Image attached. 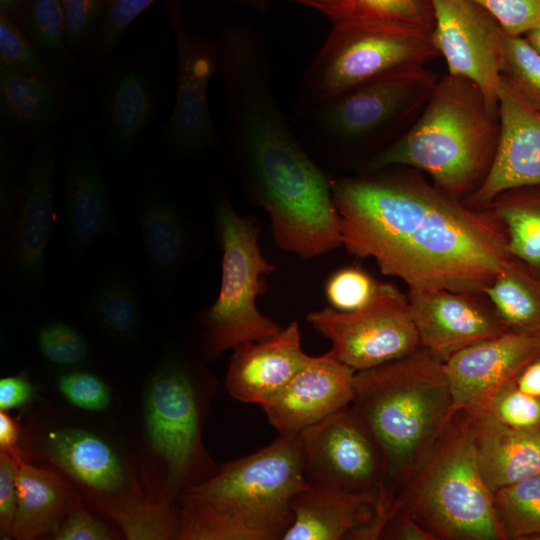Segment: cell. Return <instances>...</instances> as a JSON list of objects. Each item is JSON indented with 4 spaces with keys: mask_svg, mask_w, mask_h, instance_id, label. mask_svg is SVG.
<instances>
[{
    "mask_svg": "<svg viewBox=\"0 0 540 540\" xmlns=\"http://www.w3.org/2000/svg\"><path fill=\"white\" fill-rule=\"evenodd\" d=\"M379 539L436 540L427 529L403 512H395L387 519Z\"/></svg>",
    "mask_w": 540,
    "mask_h": 540,
    "instance_id": "c3c4849f",
    "label": "cell"
},
{
    "mask_svg": "<svg viewBox=\"0 0 540 540\" xmlns=\"http://www.w3.org/2000/svg\"><path fill=\"white\" fill-rule=\"evenodd\" d=\"M342 245L409 289L481 295L512 257L490 211L404 175L331 180Z\"/></svg>",
    "mask_w": 540,
    "mask_h": 540,
    "instance_id": "6da1fadb",
    "label": "cell"
},
{
    "mask_svg": "<svg viewBox=\"0 0 540 540\" xmlns=\"http://www.w3.org/2000/svg\"><path fill=\"white\" fill-rule=\"evenodd\" d=\"M499 115L472 81L447 74L436 83L415 123L371 157L369 170L411 166L455 196L485 178L495 155Z\"/></svg>",
    "mask_w": 540,
    "mask_h": 540,
    "instance_id": "5b68a950",
    "label": "cell"
},
{
    "mask_svg": "<svg viewBox=\"0 0 540 540\" xmlns=\"http://www.w3.org/2000/svg\"><path fill=\"white\" fill-rule=\"evenodd\" d=\"M300 435L305 476L312 487L372 496L380 507L384 455L374 433L351 405Z\"/></svg>",
    "mask_w": 540,
    "mask_h": 540,
    "instance_id": "7c38bea8",
    "label": "cell"
},
{
    "mask_svg": "<svg viewBox=\"0 0 540 540\" xmlns=\"http://www.w3.org/2000/svg\"><path fill=\"white\" fill-rule=\"evenodd\" d=\"M484 8L509 36L540 28V0H472Z\"/></svg>",
    "mask_w": 540,
    "mask_h": 540,
    "instance_id": "ee69618b",
    "label": "cell"
},
{
    "mask_svg": "<svg viewBox=\"0 0 540 540\" xmlns=\"http://www.w3.org/2000/svg\"><path fill=\"white\" fill-rule=\"evenodd\" d=\"M484 295L510 330L540 333V278L525 264L511 257Z\"/></svg>",
    "mask_w": 540,
    "mask_h": 540,
    "instance_id": "4dcf8cb0",
    "label": "cell"
},
{
    "mask_svg": "<svg viewBox=\"0 0 540 540\" xmlns=\"http://www.w3.org/2000/svg\"><path fill=\"white\" fill-rule=\"evenodd\" d=\"M380 282L358 267L334 272L326 281L325 294L331 307L351 312L367 305L381 287Z\"/></svg>",
    "mask_w": 540,
    "mask_h": 540,
    "instance_id": "f35d334b",
    "label": "cell"
},
{
    "mask_svg": "<svg viewBox=\"0 0 540 540\" xmlns=\"http://www.w3.org/2000/svg\"><path fill=\"white\" fill-rule=\"evenodd\" d=\"M16 20L45 63L65 81L74 58L61 0H24Z\"/></svg>",
    "mask_w": 540,
    "mask_h": 540,
    "instance_id": "1f68e13d",
    "label": "cell"
},
{
    "mask_svg": "<svg viewBox=\"0 0 540 540\" xmlns=\"http://www.w3.org/2000/svg\"><path fill=\"white\" fill-rule=\"evenodd\" d=\"M485 208L500 223L509 254L540 278V186L507 190Z\"/></svg>",
    "mask_w": 540,
    "mask_h": 540,
    "instance_id": "f546056e",
    "label": "cell"
},
{
    "mask_svg": "<svg viewBox=\"0 0 540 540\" xmlns=\"http://www.w3.org/2000/svg\"><path fill=\"white\" fill-rule=\"evenodd\" d=\"M258 11L264 12L271 0H234Z\"/></svg>",
    "mask_w": 540,
    "mask_h": 540,
    "instance_id": "11a10c76",
    "label": "cell"
},
{
    "mask_svg": "<svg viewBox=\"0 0 540 540\" xmlns=\"http://www.w3.org/2000/svg\"><path fill=\"white\" fill-rule=\"evenodd\" d=\"M294 520L282 540H376L379 502L368 495L310 487L292 501Z\"/></svg>",
    "mask_w": 540,
    "mask_h": 540,
    "instance_id": "603a6c76",
    "label": "cell"
},
{
    "mask_svg": "<svg viewBox=\"0 0 540 540\" xmlns=\"http://www.w3.org/2000/svg\"><path fill=\"white\" fill-rule=\"evenodd\" d=\"M19 426L6 411L0 412V451L12 452L17 450Z\"/></svg>",
    "mask_w": 540,
    "mask_h": 540,
    "instance_id": "816d5d0a",
    "label": "cell"
},
{
    "mask_svg": "<svg viewBox=\"0 0 540 540\" xmlns=\"http://www.w3.org/2000/svg\"><path fill=\"white\" fill-rule=\"evenodd\" d=\"M33 389L22 376H8L0 380V411H7L26 404L32 397Z\"/></svg>",
    "mask_w": 540,
    "mask_h": 540,
    "instance_id": "681fc988",
    "label": "cell"
},
{
    "mask_svg": "<svg viewBox=\"0 0 540 540\" xmlns=\"http://www.w3.org/2000/svg\"><path fill=\"white\" fill-rule=\"evenodd\" d=\"M148 444L163 469L168 498L194 484L210 466L201 440L200 409L192 380L177 358L169 357L149 381L144 398Z\"/></svg>",
    "mask_w": 540,
    "mask_h": 540,
    "instance_id": "30bf717a",
    "label": "cell"
},
{
    "mask_svg": "<svg viewBox=\"0 0 540 540\" xmlns=\"http://www.w3.org/2000/svg\"><path fill=\"white\" fill-rule=\"evenodd\" d=\"M525 38L530 45L540 54V28L525 34Z\"/></svg>",
    "mask_w": 540,
    "mask_h": 540,
    "instance_id": "9f6ffc18",
    "label": "cell"
},
{
    "mask_svg": "<svg viewBox=\"0 0 540 540\" xmlns=\"http://www.w3.org/2000/svg\"><path fill=\"white\" fill-rule=\"evenodd\" d=\"M470 423L468 411L453 414L388 518L406 513L436 540H504L492 492L478 466Z\"/></svg>",
    "mask_w": 540,
    "mask_h": 540,
    "instance_id": "8992f818",
    "label": "cell"
},
{
    "mask_svg": "<svg viewBox=\"0 0 540 540\" xmlns=\"http://www.w3.org/2000/svg\"><path fill=\"white\" fill-rule=\"evenodd\" d=\"M307 321L332 343L331 351L356 372L406 356L421 348L408 298L382 283L364 307L342 312L326 307Z\"/></svg>",
    "mask_w": 540,
    "mask_h": 540,
    "instance_id": "8fae6325",
    "label": "cell"
},
{
    "mask_svg": "<svg viewBox=\"0 0 540 540\" xmlns=\"http://www.w3.org/2000/svg\"><path fill=\"white\" fill-rule=\"evenodd\" d=\"M106 513L129 540H167L179 538L180 513L173 501L152 503L141 499Z\"/></svg>",
    "mask_w": 540,
    "mask_h": 540,
    "instance_id": "836d02e7",
    "label": "cell"
},
{
    "mask_svg": "<svg viewBox=\"0 0 540 540\" xmlns=\"http://www.w3.org/2000/svg\"><path fill=\"white\" fill-rule=\"evenodd\" d=\"M156 86L146 70L132 62L110 70L99 91V119L107 149L124 163L152 121Z\"/></svg>",
    "mask_w": 540,
    "mask_h": 540,
    "instance_id": "cb8c5ba5",
    "label": "cell"
},
{
    "mask_svg": "<svg viewBox=\"0 0 540 540\" xmlns=\"http://www.w3.org/2000/svg\"><path fill=\"white\" fill-rule=\"evenodd\" d=\"M24 0H0V14L17 19Z\"/></svg>",
    "mask_w": 540,
    "mask_h": 540,
    "instance_id": "db71d44e",
    "label": "cell"
},
{
    "mask_svg": "<svg viewBox=\"0 0 540 540\" xmlns=\"http://www.w3.org/2000/svg\"><path fill=\"white\" fill-rule=\"evenodd\" d=\"M469 413L478 466L492 493L540 474V428L509 426L488 412Z\"/></svg>",
    "mask_w": 540,
    "mask_h": 540,
    "instance_id": "484cf974",
    "label": "cell"
},
{
    "mask_svg": "<svg viewBox=\"0 0 540 540\" xmlns=\"http://www.w3.org/2000/svg\"><path fill=\"white\" fill-rule=\"evenodd\" d=\"M540 355V333L509 330L444 360L453 410L486 412L491 400Z\"/></svg>",
    "mask_w": 540,
    "mask_h": 540,
    "instance_id": "2e32d148",
    "label": "cell"
},
{
    "mask_svg": "<svg viewBox=\"0 0 540 540\" xmlns=\"http://www.w3.org/2000/svg\"><path fill=\"white\" fill-rule=\"evenodd\" d=\"M499 137L491 166L468 200L485 207L514 188L540 186V112L501 82Z\"/></svg>",
    "mask_w": 540,
    "mask_h": 540,
    "instance_id": "44dd1931",
    "label": "cell"
},
{
    "mask_svg": "<svg viewBox=\"0 0 540 540\" xmlns=\"http://www.w3.org/2000/svg\"><path fill=\"white\" fill-rule=\"evenodd\" d=\"M63 81L0 66L2 128L31 139L51 130L64 108Z\"/></svg>",
    "mask_w": 540,
    "mask_h": 540,
    "instance_id": "83f0119b",
    "label": "cell"
},
{
    "mask_svg": "<svg viewBox=\"0 0 540 540\" xmlns=\"http://www.w3.org/2000/svg\"><path fill=\"white\" fill-rule=\"evenodd\" d=\"M514 382L521 391L540 396V355L525 366Z\"/></svg>",
    "mask_w": 540,
    "mask_h": 540,
    "instance_id": "f907efd6",
    "label": "cell"
},
{
    "mask_svg": "<svg viewBox=\"0 0 540 540\" xmlns=\"http://www.w3.org/2000/svg\"><path fill=\"white\" fill-rule=\"evenodd\" d=\"M233 350L225 387L234 399L260 405L283 388L311 358L301 347L296 322L268 339L246 342Z\"/></svg>",
    "mask_w": 540,
    "mask_h": 540,
    "instance_id": "d4e9b609",
    "label": "cell"
},
{
    "mask_svg": "<svg viewBox=\"0 0 540 540\" xmlns=\"http://www.w3.org/2000/svg\"><path fill=\"white\" fill-rule=\"evenodd\" d=\"M52 538L55 540H110L113 534L103 522L90 514L79 500Z\"/></svg>",
    "mask_w": 540,
    "mask_h": 540,
    "instance_id": "7dc6e473",
    "label": "cell"
},
{
    "mask_svg": "<svg viewBox=\"0 0 540 540\" xmlns=\"http://www.w3.org/2000/svg\"><path fill=\"white\" fill-rule=\"evenodd\" d=\"M63 193L64 236L70 255L77 257L96 239L117 233L116 213L83 122L75 123L70 134Z\"/></svg>",
    "mask_w": 540,
    "mask_h": 540,
    "instance_id": "e0dca14e",
    "label": "cell"
},
{
    "mask_svg": "<svg viewBox=\"0 0 540 540\" xmlns=\"http://www.w3.org/2000/svg\"><path fill=\"white\" fill-rule=\"evenodd\" d=\"M313 7L329 17L332 22L342 18L344 0H289Z\"/></svg>",
    "mask_w": 540,
    "mask_h": 540,
    "instance_id": "f5cc1de1",
    "label": "cell"
},
{
    "mask_svg": "<svg viewBox=\"0 0 540 540\" xmlns=\"http://www.w3.org/2000/svg\"><path fill=\"white\" fill-rule=\"evenodd\" d=\"M57 140L48 130L32 138L28 169L4 238V265L22 288L34 290L45 280V254L54 223Z\"/></svg>",
    "mask_w": 540,
    "mask_h": 540,
    "instance_id": "5bb4252c",
    "label": "cell"
},
{
    "mask_svg": "<svg viewBox=\"0 0 540 540\" xmlns=\"http://www.w3.org/2000/svg\"><path fill=\"white\" fill-rule=\"evenodd\" d=\"M157 0H106L104 15L89 47L93 63L110 59L129 26Z\"/></svg>",
    "mask_w": 540,
    "mask_h": 540,
    "instance_id": "8d00e7d4",
    "label": "cell"
},
{
    "mask_svg": "<svg viewBox=\"0 0 540 540\" xmlns=\"http://www.w3.org/2000/svg\"><path fill=\"white\" fill-rule=\"evenodd\" d=\"M18 491L16 464L12 452L0 451V538H13Z\"/></svg>",
    "mask_w": 540,
    "mask_h": 540,
    "instance_id": "bcb514c9",
    "label": "cell"
},
{
    "mask_svg": "<svg viewBox=\"0 0 540 540\" xmlns=\"http://www.w3.org/2000/svg\"><path fill=\"white\" fill-rule=\"evenodd\" d=\"M176 58L175 104L163 131L165 146L181 157H197L220 148L208 103L211 80L218 76V41L190 33L179 0H166Z\"/></svg>",
    "mask_w": 540,
    "mask_h": 540,
    "instance_id": "4fadbf2b",
    "label": "cell"
},
{
    "mask_svg": "<svg viewBox=\"0 0 540 540\" xmlns=\"http://www.w3.org/2000/svg\"><path fill=\"white\" fill-rule=\"evenodd\" d=\"M135 215L152 277L169 295L180 271L195 254L192 226L161 179L151 172L139 184Z\"/></svg>",
    "mask_w": 540,
    "mask_h": 540,
    "instance_id": "7402d4cb",
    "label": "cell"
},
{
    "mask_svg": "<svg viewBox=\"0 0 540 540\" xmlns=\"http://www.w3.org/2000/svg\"><path fill=\"white\" fill-rule=\"evenodd\" d=\"M341 20L378 23L422 32H431L434 25L429 0H344V14L337 21Z\"/></svg>",
    "mask_w": 540,
    "mask_h": 540,
    "instance_id": "e575fe53",
    "label": "cell"
},
{
    "mask_svg": "<svg viewBox=\"0 0 540 540\" xmlns=\"http://www.w3.org/2000/svg\"><path fill=\"white\" fill-rule=\"evenodd\" d=\"M355 374L331 350L311 356L261 407L279 434H301L351 405Z\"/></svg>",
    "mask_w": 540,
    "mask_h": 540,
    "instance_id": "ac0fdd59",
    "label": "cell"
},
{
    "mask_svg": "<svg viewBox=\"0 0 540 540\" xmlns=\"http://www.w3.org/2000/svg\"><path fill=\"white\" fill-rule=\"evenodd\" d=\"M213 209L223 253L221 284L216 301L201 321L205 350L218 356L243 343L268 339L282 328L256 307V298L266 289L264 276L274 271L261 252L257 224L240 216L220 189L213 194Z\"/></svg>",
    "mask_w": 540,
    "mask_h": 540,
    "instance_id": "52a82bcc",
    "label": "cell"
},
{
    "mask_svg": "<svg viewBox=\"0 0 540 540\" xmlns=\"http://www.w3.org/2000/svg\"><path fill=\"white\" fill-rule=\"evenodd\" d=\"M0 66L64 80L43 60L16 19L0 14Z\"/></svg>",
    "mask_w": 540,
    "mask_h": 540,
    "instance_id": "74e56055",
    "label": "cell"
},
{
    "mask_svg": "<svg viewBox=\"0 0 540 540\" xmlns=\"http://www.w3.org/2000/svg\"><path fill=\"white\" fill-rule=\"evenodd\" d=\"M12 453L18 491L13 538L52 537L80 498L58 475L26 462L19 449Z\"/></svg>",
    "mask_w": 540,
    "mask_h": 540,
    "instance_id": "4316f807",
    "label": "cell"
},
{
    "mask_svg": "<svg viewBox=\"0 0 540 540\" xmlns=\"http://www.w3.org/2000/svg\"><path fill=\"white\" fill-rule=\"evenodd\" d=\"M486 412L509 426L540 428V396L521 391L514 380L495 395Z\"/></svg>",
    "mask_w": 540,
    "mask_h": 540,
    "instance_id": "60d3db41",
    "label": "cell"
},
{
    "mask_svg": "<svg viewBox=\"0 0 540 540\" xmlns=\"http://www.w3.org/2000/svg\"><path fill=\"white\" fill-rule=\"evenodd\" d=\"M434 16L430 39L447 63L448 74L475 83L498 113L502 31L496 20L472 0H429Z\"/></svg>",
    "mask_w": 540,
    "mask_h": 540,
    "instance_id": "9a60e30c",
    "label": "cell"
},
{
    "mask_svg": "<svg viewBox=\"0 0 540 540\" xmlns=\"http://www.w3.org/2000/svg\"><path fill=\"white\" fill-rule=\"evenodd\" d=\"M504 540H540V474L492 493Z\"/></svg>",
    "mask_w": 540,
    "mask_h": 540,
    "instance_id": "d6a6232c",
    "label": "cell"
},
{
    "mask_svg": "<svg viewBox=\"0 0 540 540\" xmlns=\"http://www.w3.org/2000/svg\"><path fill=\"white\" fill-rule=\"evenodd\" d=\"M310 487L301 435L279 434L181 492L178 539H283L294 520L293 499Z\"/></svg>",
    "mask_w": 540,
    "mask_h": 540,
    "instance_id": "3957f363",
    "label": "cell"
},
{
    "mask_svg": "<svg viewBox=\"0 0 540 540\" xmlns=\"http://www.w3.org/2000/svg\"><path fill=\"white\" fill-rule=\"evenodd\" d=\"M38 346L43 357L57 366H74L89 356L85 338L62 322L45 325L38 333Z\"/></svg>",
    "mask_w": 540,
    "mask_h": 540,
    "instance_id": "ab89813d",
    "label": "cell"
},
{
    "mask_svg": "<svg viewBox=\"0 0 540 540\" xmlns=\"http://www.w3.org/2000/svg\"><path fill=\"white\" fill-rule=\"evenodd\" d=\"M228 142L238 181L270 216L279 248L310 259L342 244L331 180L304 150L279 106L244 112Z\"/></svg>",
    "mask_w": 540,
    "mask_h": 540,
    "instance_id": "7a4b0ae2",
    "label": "cell"
},
{
    "mask_svg": "<svg viewBox=\"0 0 540 540\" xmlns=\"http://www.w3.org/2000/svg\"><path fill=\"white\" fill-rule=\"evenodd\" d=\"M87 310L101 333L117 345L140 338L142 306L132 276L119 267L101 271L87 298Z\"/></svg>",
    "mask_w": 540,
    "mask_h": 540,
    "instance_id": "f1b7e54d",
    "label": "cell"
},
{
    "mask_svg": "<svg viewBox=\"0 0 540 540\" xmlns=\"http://www.w3.org/2000/svg\"><path fill=\"white\" fill-rule=\"evenodd\" d=\"M61 4L72 52L89 49L100 27L106 0H61Z\"/></svg>",
    "mask_w": 540,
    "mask_h": 540,
    "instance_id": "b9f144b4",
    "label": "cell"
},
{
    "mask_svg": "<svg viewBox=\"0 0 540 540\" xmlns=\"http://www.w3.org/2000/svg\"><path fill=\"white\" fill-rule=\"evenodd\" d=\"M437 56L430 32L356 20L333 22L302 79V100L320 101L376 78L424 67Z\"/></svg>",
    "mask_w": 540,
    "mask_h": 540,
    "instance_id": "ba28073f",
    "label": "cell"
},
{
    "mask_svg": "<svg viewBox=\"0 0 540 540\" xmlns=\"http://www.w3.org/2000/svg\"><path fill=\"white\" fill-rule=\"evenodd\" d=\"M438 80L420 67L367 81L307 103L305 126L325 147H355L383 139L423 109Z\"/></svg>",
    "mask_w": 540,
    "mask_h": 540,
    "instance_id": "9c48e42d",
    "label": "cell"
},
{
    "mask_svg": "<svg viewBox=\"0 0 540 540\" xmlns=\"http://www.w3.org/2000/svg\"><path fill=\"white\" fill-rule=\"evenodd\" d=\"M409 308L421 347L445 360L454 352L510 329L479 295L409 289Z\"/></svg>",
    "mask_w": 540,
    "mask_h": 540,
    "instance_id": "d6986e66",
    "label": "cell"
},
{
    "mask_svg": "<svg viewBox=\"0 0 540 540\" xmlns=\"http://www.w3.org/2000/svg\"><path fill=\"white\" fill-rule=\"evenodd\" d=\"M501 82L540 112V54L525 37L504 33Z\"/></svg>",
    "mask_w": 540,
    "mask_h": 540,
    "instance_id": "d590c367",
    "label": "cell"
},
{
    "mask_svg": "<svg viewBox=\"0 0 540 540\" xmlns=\"http://www.w3.org/2000/svg\"><path fill=\"white\" fill-rule=\"evenodd\" d=\"M21 183L18 180V153L12 132H0V233L6 235L17 205Z\"/></svg>",
    "mask_w": 540,
    "mask_h": 540,
    "instance_id": "7bdbcfd3",
    "label": "cell"
},
{
    "mask_svg": "<svg viewBox=\"0 0 540 540\" xmlns=\"http://www.w3.org/2000/svg\"><path fill=\"white\" fill-rule=\"evenodd\" d=\"M351 406L368 424L384 455L382 530L394 502L455 413L444 360L421 347L357 371Z\"/></svg>",
    "mask_w": 540,
    "mask_h": 540,
    "instance_id": "277c9868",
    "label": "cell"
},
{
    "mask_svg": "<svg viewBox=\"0 0 540 540\" xmlns=\"http://www.w3.org/2000/svg\"><path fill=\"white\" fill-rule=\"evenodd\" d=\"M57 386L68 402L83 410L102 411L108 407L111 400L106 383L87 371L67 372L61 375Z\"/></svg>",
    "mask_w": 540,
    "mask_h": 540,
    "instance_id": "f6af8a7d",
    "label": "cell"
},
{
    "mask_svg": "<svg viewBox=\"0 0 540 540\" xmlns=\"http://www.w3.org/2000/svg\"><path fill=\"white\" fill-rule=\"evenodd\" d=\"M44 447L50 461L85 489L103 512L144 499L122 457L98 434L62 428L46 436Z\"/></svg>",
    "mask_w": 540,
    "mask_h": 540,
    "instance_id": "ffe728a7",
    "label": "cell"
}]
</instances>
